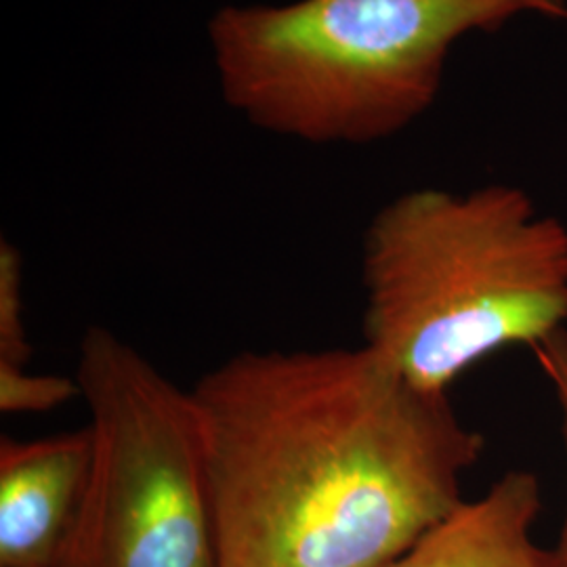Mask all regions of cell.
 <instances>
[{
  "instance_id": "obj_1",
  "label": "cell",
  "mask_w": 567,
  "mask_h": 567,
  "mask_svg": "<svg viewBox=\"0 0 567 567\" xmlns=\"http://www.w3.org/2000/svg\"><path fill=\"white\" fill-rule=\"evenodd\" d=\"M219 567H389L486 440L365 344L244 349L189 389Z\"/></svg>"
},
{
  "instance_id": "obj_2",
  "label": "cell",
  "mask_w": 567,
  "mask_h": 567,
  "mask_svg": "<svg viewBox=\"0 0 567 567\" xmlns=\"http://www.w3.org/2000/svg\"><path fill=\"white\" fill-rule=\"evenodd\" d=\"M364 344L408 383L447 393L468 368L567 326V225L517 185L419 187L362 246Z\"/></svg>"
},
{
  "instance_id": "obj_3",
  "label": "cell",
  "mask_w": 567,
  "mask_h": 567,
  "mask_svg": "<svg viewBox=\"0 0 567 567\" xmlns=\"http://www.w3.org/2000/svg\"><path fill=\"white\" fill-rule=\"evenodd\" d=\"M545 0H295L224 7L208 25L225 102L309 143L398 135L435 102L447 55Z\"/></svg>"
},
{
  "instance_id": "obj_4",
  "label": "cell",
  "mask_w": 567,
  "mask_h": 567,
  "mask_svg": "<svg viewBox=\"0 0 567 567\" xmlns=\"http://www.w3.org/2000/svg\"><path fill=\"white\" fill-rule=\"evenodd\" d=\"M74 379L93 461L61 567H219L189 389L105 326L82 334Z\"/></svg>"
},
{
  "instance_id": "obj_5",
  "label": "cell",
  "mask_w": 567,
  "mask_h": 567,
  "mask_svg": "<svg viewBox=\"0 0 567 567\" xmlns=\"http://www.w3.org/2000/svg\"><path fill=\"white\" fill-rule=\"evenodd\" d=\"M93 461L86 426L0 440V567H61L76 534Z\"/></svg>"
},
{
  "instance_id": "obj_6",
  "label": "cell",
  "mask_w": 567,
  "mask_h": 567,
  "mask_svg": "<svg viewBox=\"0 0 567 567\" xmlns=\"http://www.w3.org/2000/svg\"><path fill=\"white\" fill-rule=\"evenodd\" d=\"M543 508L536 473L511 468L486 494L463 501L389 567H561L532 529Z\"/></svg>"
},
{
  "instance_id": "obj_7",
  "label": "cell",
  "mask_w": 567,
  "mask_h": 567,
  "mask_svg": "<svg viewBox=\"0 0 567 567\" xmlns=\"http://www.w3.org/2000/svg\"><path fill=\"white\" fill-rule=\"evenodd\" d=\"M32 344L25 328L23 259L9 243H0V364L28 365Z\"/></svg>"
},
{
  "instance_id": "obj_8",
  "label": "cell",
  "mask_w": 567,
  "mask_h": 567,
  "mask_svg": "<svg viewBox=\"0 0 567 567\" xmlns=\"http://www.w3.org/2000/svg\"><path fill=\"white\" fill-rule=\"evenodd\" d=\"M81 398L76 379L34 374L28 365L0 364V412L42 414Z\"/></svg>"
},
{
  "instance_id": "obj_9",
  "label": "cell",
  "mask_w": 567,
  "mask_h": 567,
  "mask_svg": "<svg viewBox=\"0 0 567 567\" xmlns=\"http://www.w3.org/2000/svg\"><path fill=\"white\" fill-rule=\"evenodd\" d=\"M534 353H536V360L543 368L548 383L553 386V393L557 400L559 416H561V437H564L567 456V328L555 332L543 343L536 344ZM555 553H557V559L561 567H567V511L561 536H559V545L555 547Z\"/></svg>"
},
{
  "instance_id": "obj_10",
  "label": "cell",
  "mask_w": 567,
  "mask_h": 567,
  "mask_svg": "<svg viewBox=\"0 0 567 567\" xmlns=\"http://www.w3.org/2000/svg\"><path fill=\"white\" fill-rule=\"evenodd\" d=\"M545 2H548L550 7H555L557 11H561L564 16L567 18V2L566 0H545Z\"/></svg>"
}]
</instances>
